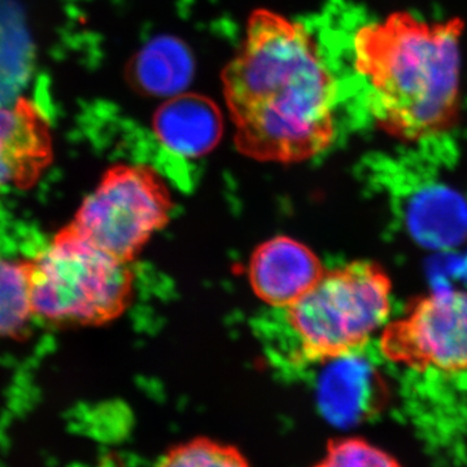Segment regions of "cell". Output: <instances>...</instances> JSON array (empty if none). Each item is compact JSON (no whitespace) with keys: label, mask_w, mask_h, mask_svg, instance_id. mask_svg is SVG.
I'll use <instances>...</instances> for the list:
<instances>
[{"label":"cell","mask_w":467,"mask_h":467,"mask_svg":"<svg viewBox=\"0 0 467 467\" xmlns=\"http://www.w3.org/2000/svg\"><path fill=\"white\" fill-rule=\"evenodd\" d=\"M223 86L242 155L296 164L334 143L339 84L304 24L269 9L252 12Z\"/></svg>","instance_id":"obj_1"},{"label":"cell","mask_w":467,"mask_h":467,"mask_svg":"<svg viewBox=\"0 0 467 467\" xmlns=\"http://www.w3.org/2000/svg\"><path fill=\"white\" fill-rule=\"evenodd\" d=\"M463 32L459 17L427 21L408 11L356 29L350 61L380 130L420 142L454 128L461 112Z\"/></svg>","instance_id":"obj_2"},{"label":"cell","mask_w":467,"mask_h":467,"mask_svg":"<svg viewBox=\"0 0 467 467\" xmlns=\"http://www.w3.org/2000/svg\"><path fill=\"white\" fill-rule=\"evenodd\" d=\"M30 285L36 318L57 327L99 326L130 306L134 273L69 223L30 259Z\"/></svg>","instance_id":"obj_3"},{"label":"cell","mask_w":467,"mask_h":467,"mask_svg":"<svg viewBox=\"0 0 467 467\" xmlns=\"http://www.w3.org/2000/svg\"><path fill=\"white\" fill-rule=\"evenodd\" d=\"M392 284L373 261L326 270L317 284L285 308L303 364H327L364 348L391 312Z\"/></svg>","instance_id":"obj_4"},{"label":"cell","mask_w":467,"mask_h":467,"mask_svg":"<svg viewBox=\"0 0 467 467\" xmlns=\"http://www.w3.org/2000/svg\"><path fill=\"white\" fill-rule=\"evenodd\" d=\"M171 211V190L155 169L116 164L86 196L70 225L100 250L130 264L167 226Z\"/></svg>","instance_id":"obj_5"},{"label":"cell","mask_w":467,"mask_h":467,"mask_svg":"<svg viewBox=\"0 0 467 467\" xmlns=\"http://www.w3.org/2000/svg\"><path fill=\"white\" fill-rule=\"evenodd\" d=\"M384 358L414 370L467 371V291L432 292L384 327Z\"/></svg>","instance_id":"obj_6"},{"label":"cell","mask_w":467,"mask_h":467,"mask_svg":"<svg viewBox=\"0 0 467 467\" xmlns=\"http://www.w3.org/2000/svg\"><path fill=\"white\" fill-rule=\"evenodd\" d=\"M54 160L50 122L32 100L0 107V196L26 192Z\"/></svg>","instance_id":"obj_7"},{"label":"cell","mask_w":467,"mask_h":467,"mask_svg":"<svg viewBox=\"0 0 467 467\" xmlns=\"http://www.w3.org/2000/svg\"><path fill=\"white\" fill-rule=\"evenodd\" d=\"M325 272L317 254L290 236L264 242L248 264L252 290L275 308H288L317 284Z\"/></svg>","instance_id":"obj_8"},{"label":"cell","mask_w":467,"mask_h":467,"mask_svg":"<svg viewBox=\"0 0 467 467\" xmlns=\"http://www.w3.org/2000/svg\"><path fill=\"white\" fill-rule=\"evenodd\" d=\"M356 353L330 361L319 382V407L337 426L365 422L382 409L386 398L379 373Z\"/></svg>","instance_id":"obj_9"},{"label":"cell","mask_w":467,"mask_h":467,"mask_svg":"<svg viewBox=\"0 0 467 467\" xmlns=\"http://www.w3.org/2000/svg\"><path fill=\"white\" fill-rule=\"evenodd\" d=\"M223 117L216 104L198 94L174 95L160 107L153 128L160 142L182 158H202L217 146Z\"/></svg>","instance_id":"obj_10"},{"label":"cell","mask_w":467,"mask_h":467,"mask_svg":"<svg viewBox=\"0 0 467 467\" xmlns=\"http://www.w3.org/2000/svg\"><path fill=\"white\" fill-rule=\"evenodd\" d=\"M192 75L186 46L171 38L150 42L135 58V84L147 94H181Z\"/></svg>","instance_id":"obj_11"},{"label":"cell","mask_w":467,"mask_h":467,"mask_svg":"<svg viewBox=\"0 0 467 467\" xmlns=\"http://www.w3.org/2000/svg\"><path fill=\"white\" fill-rule=\"evenodd\" d=\"M34 319L30 259L0 254V339H23Z\"/></svg>","instance_id":"obj_12"},{"label":"cell","mask_w":467,"mask_h":467,"mask_svg":"<svg viewBox=\"0 0 467 467\" xmlns=\"http://www.w3.org/2000/svg\"><path fill=\"white\" fill-rule=\"evenodd\" d=\"M158 467H251L247 459L229 444L207 438L192 439L171 448Z\"/></svg>","instance_id":"obj_13"},{"label":"cell","mask_w":467,"mask_h":467,"mask_svg":"<svg viewBox=\"0 0 467 467\" xmlns=\"http://www.w3.org/2000/svg\"><path fill=\"white\" fill-rule=\"evenodd\" d=\"M313 467H401L391 454L361 438H344L328 445Z\"/></svg>","instance_id":"obj_14"}]
</instances>
